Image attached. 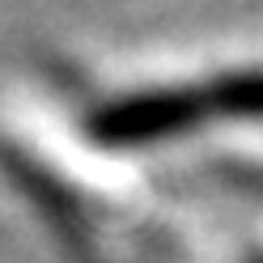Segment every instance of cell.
I'll return each instance as SVG.
<instances>
[{
    "instance_id": "cell-1",
    "label": "cell",
    "mask_w": 263,
    "mask_h": 263,
    "mask_svg": "<svg viewBox=\"0 0 263 263\" xmlns=\"http://www.w3.org/2000/svg\"><path fill=\"white\" fill-rule=\"evenodd\" d=\"M212 119L263 123V68H234L200 85L144 89L98 106L89 132L110 149H140L157 140H178Z\"/></svg>"
}]
</instances>
